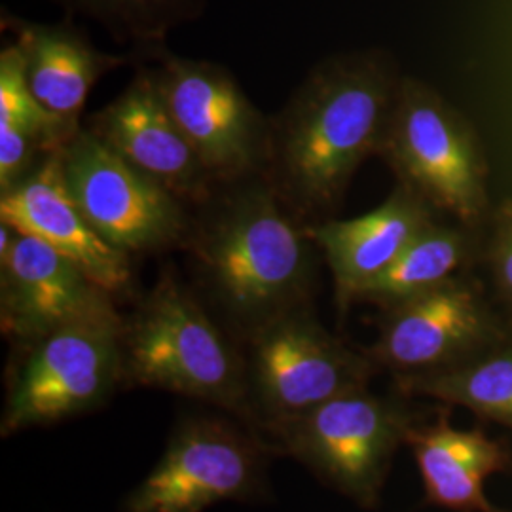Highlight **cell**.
Masks as SVG:
<instances>
[{"label":"cell","instance_id":"e0dca14e","mask_svg":"<svg viewBox=\"0 0 512 512\" xmlns=\"http://www.w3.org/2000/svg\"><path fill=\"white\" fill-rule=\"evenodd\" d=\"M2 31L14 37L25 78L38 103L55 116L82 124L80 116L93 86L129 57L97 50L73 19L35 23L2 12Z\"/></svg>","mask_w":512,"mask_h":512},{"label":"cell","instance_id":"44dd1931","mask_svg":"<svg viewBox=\"0 0 512 512\" xmlns=\"http://www.w3.org/2000/svg\"><path fill=\"white\" fill-rule=\"evenodd\" d=\"M0 126L27 135L46 154L61 150L84 126L63 120L38 103L14 42H8L0 52Z\"/></svg>","mask_w":512,"mask_h":512},{"label":"cell","instance_id":"9a60e30c","mask_svg":"<svg viewBox=\"0 0 512 512\" xmlns=\"http://www.w3.org/2000/svg\"><path fill=\"white\" fill-rule=\"evenodd\" d=\"M435 220L437 211L429 203L397 183L391 196L370 213L308 226L311 239L329 264L340 317L355 304L363 287L387 270Z\"/></svg>","mask_w":512,"mask_h":512},{"label":"cell","instance_id":"d6986e66","mask_svg":"<svg viewBox=\"0 0 512 512\" xmlns=\"http://www.w3.org/2000/svg\"><path fill=\"white\" fill-rule=\"evenodd\" d=\"M395 391L440 406H461L512 431V340L467 365L423 376L393 378Z\"/></svg>","mask_w":512,"mask_h":512},{"label":"cell","instance_id":"8fae6325","mask_svg":"<svg viewBox=\"0 0 512 512\" xmlns=\"http://www.w3.org/2000/svg\"><path fill=\"white\" fill-rule=\"evenodd\" d=\"M264 484V448L253 435L217 416H190L128 495L126 511L202 512L224 501H251Z\"/></svg>","mask_w":512,"mask_h":512},{"label":"cell","instance_id":"5b68a950","mask_svg":"<svg viewBox=\"0 0 512 512\" xmlns=\"http://www.w3.org/2000/svg\"><path fill=\"white\" fill-rule=\"evenodd\" d=\"M399 391L376 395L368 387L340 395L272 431L283 450L357 507L380 505L399 448L420 414Z\"/></svg>","mask_w":512,"mask_h":512},{"label":"cell","instance_id":"7c38bea8","mask_svg":"<svg viewBox=\"0 0 512 512\" xmlns=\"http://www.w3.org/2000/svg\"><path fill=\"white\" fill-rule=\"evenodd\" d=\"M116 311L109 291L40 239L18 232L0 256V325L16 346Z\"/></svg>","mask_w":512,"mask_h":512},{"label":"cell","instance_id":"7402d4cb","mask_svg":"<svg viewBox=\"0 0 512 512\" xmlns=\"http://www.w3.org/2000/svg\"><path fill=\"white\" fill-rule=\"evenodd\" d=\"M490 222L492 234L484 249V262L492 275L495 293L512 313V198L497 203Z\"/></svg>","mask_w":512,"mask_h":512},{"label":"cell","instance_id":"3957f363","mask_svg":"<svg viewBox=\"0 0 512 512\" xmlns=\"http://www.w3.org/2000/svg\"><path fill=\"white\" fill-rule=\"evenodd\" d=\"M200 294L165 270L137 308L124 317L126 382L215 404L255 420L247 361Z\"/></svg>","mask_w":512,"mask_h":512},{"label":"cell","instance_id":"6da1fadb","mask_svg":"<svg viewBox=\"0 0 512 512\" xmlns=\"http://www.w3.org/2000/svg\"><path fill=\"white\" fill-rule=\"evenodd\" d=\"M183 251L194 291L243 342L311 304L319 249L266 175L219 184L196 205Z\"/></svg>","mask_w":512,"mask_h":512},{"label":"cell","instance_id":"52a82bcc","mask_svg":"<svg viewBox=\"0 0 512 512\" xmlns=\"http://www.w3.org/2000/svg\"><path fill=\"white\" fill-rule=\"evenodd\" d=\"M152 61L165 107L215 184L264 175L272 148V118L243 92L238 78L213 61L188 59L164 44L137 48Z\"/></svg>","mask_w":512,"mask_h":512},{"label":"cell","instance_id":"30bf717a","mask_svg":"<svg viewBox=\"0 0 512 512\" xmlns=\"http://www.w3.org/2000/svg\"><path fill=\"white\" fill-rule=\"evenodd\" d=\"M511 340L482 283L461 274L384 311L380 334L365 351L380 370L401 378L467 365Z\"/></svg>","mask_w":512,"mask_h":512},{"label":"cell","instance_id":"4fadbf2b","mask_svg":"<svg viewBox=\"0 0 512 512\" xmlns=\"http://www.w3.org/2000/svg\"><path fill=\"white\" fill-rule=\"evenodd\" d=\"M84 126L186 205H200L219 186L165 107L150 67H139L128 88Z\"/></svg>","mask_w":512,"mask_h":512},{"label":"cell","instance_id":"8992f818","mask_svg":"<svg viewBox=\"0 0 512 512\" xmlns=\"http://www.w3.org/2000/svg\"><path fill=\"white\" fill-rule=\"evenodd\" d=\"M124 317L116 311L21 344L10 370L2 437L55 425L107 403L124 374Z\"/></svg>","mask_w":512,"mask_h":512},{"label":"cell","instance_id":"9c48e42d","mask_svg":"<svg viewBox=\"0 0 512 512\" xmlns=\"http://www.w3.org/2000/svg\"><path fill=\"white\" fill-rule=\"evenodd\" d=\"M63 177L99 236L126 255L183 249L190 205L82 129L61 148Z\"/></svg>","mask_w":512,"mask_h":512},{"label":"cell","instance_id":"ba28073f","mask_svg":"<svg viewBox=\"0 0 512 512\" xmlns=\"http://www.w3.org/2000/svg\"><path fill=\"white\" fill-rule=\"evenodd\" d=\"M249 399L272 433L321 404L370 385L380 370L366 351L330 334L311 306L285 313L247 342Z\"/></svg>","mask_w":512,"mask_h":512},{"label":"cell","instance_id":"5bb4252c","mask_svg":"<svg viewBox=\"0 0 512 512\" xmlns=\"http://www.w3.org/2000/svg\"><path fill=\"white\" fill-rule=\"evenodd\" d=\"M0 222L67 256L114 298L131 291V256L107 243L86 219L65 183L61 150L0 194Z\"/></svg>","mask_w":512,"mask_h":512},{"label":"cell","instance_id":"ac0fdd59","mask_svg":"<svg viewBox=\"0 0 512 512\" xmlns=\"http://www.w3.org/2000/svg\"><path fill=\"white\" fill-rule=\"evenodd\" d=\"M476 255V232L458 222L450 226L435 220L408 243L387 270L363 287L355 304H370L382 313L393 310L467 274Z\"/></svg>","mask_w":512,"mask_h":512},{"label":"cell","instance_id":"2e32d148","mask_svg":"<svg viewBox=\"0 0 512 512\" xmlns=\"http://www.w3.org/2000/svg\"><path fill=\"white\" fill-rule=\"evenodd\" d=\"M450 406L435 420L418 421L406 446L418 465L425 505L452 512H512L495 505L486 482L512 471V446L482 425L461 429L450 421Z\"/></svg>","mask_w":512,"mask_h":512},{"label":"cell","instance_id":"7a4b0ae2","mask_svg":"<svg viewBox=\"0 0 512 512\" xmlns=\"http://www.w3.org/2000/svg\"><path fill=\"white\" fill-rule=\"evenodd\" d=\"M401 74L384 50L321 61L272 118L266 179L296 220L332 219L366 158L378 156Z\"/></svg>","mask_w":512,"mask_h":512},{"label":"cell","instance_id":"ffe728a7","mask_svg":"<svg viewBox=\"0 0 512 512\" xmlns=\"http://www.w3.org/2000/svg\"><path fill=\"white\" fill-rule=\"evenodd\" d=\"M67 16H84L105 27L118 42L133 50L164 44L179 25L196 21L207 0H54Z\"/></svg>","mask_w":512,"mask_h":512},{"label":"cell","instance_id":"277c9868","mask_svg":"<svg viewBox=\"0 0 512 512\" xmlns=\"http://www.w3.org/2000/svg\"><path fill=\"white\" fill-rule=\"evenodd\" d=\"M378 158L437 213L473 232L490 219L488 164L475 129L418 78H401Z\"/></svg>","mask_w":512,"mask_h":512}]
</instances>
